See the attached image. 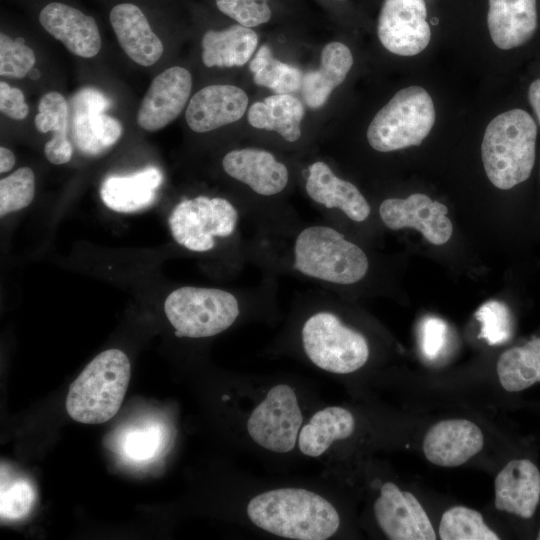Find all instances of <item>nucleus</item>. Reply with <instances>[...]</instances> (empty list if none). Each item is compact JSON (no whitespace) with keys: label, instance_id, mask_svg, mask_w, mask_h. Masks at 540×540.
Wrapping results in <instances>:
<instances>
[{"label":"nucleus","instance_id":"nucleus-26","mask_svg":"<svg viewBox=\"0 0 540 540\" xmlns=\"http://www.w3.org/2000/svg\"><path fill=\"white\" fill-rule=\"evenodd\" d=\"M354 428L355 419L349 410L339 406L326 407L302 425L297 445L303 455L316 458L336 440L350 437Z\"/></svg>","mask_w":540,"mask_h":540},{"label":"nucleus","instance_id":"nucleus-27","mask_svg":"<svg viewBox=\"0 0 540 540\" xmlns=\"http://www.w3.org/2000/svg\"><path fill=\"white\" fill-rule=\"evenodd\" d=\"M302 102L291 94H274L255 102L248 111L249 124L257 129L274 131L293 143L301 137L300 123L304 117Z\"/></svg>","mask_w":540,"mask_h":540},{"label":"nucleus","instance_id":"nucleus-11","mask_svg":"<svg viewBox=\"0 0 540 540\" xmlns=\"http://www.w3.org/2000/svg\"><path fill=\"white\" fill-rule=\"evenodd\" d=\"M304 190L324 220L334 225L338 218L363 223L371 216V206L359 188L339 177L325 161L307 167Z\"/></svg>","mask_w":540,"mask_h":540},{"label":"nucleus","instance_id":"nucleus-33","mask_svg":"<svg viewBox=\"0 0 540 540\" xmlns=\"http://www.w3.org/2000/svg\"><path fill=\"white\" fill-rule=\"evenodd\" d=\"M35 195V175L31 168L21 167L0 180V216L29 206Z\"/></svg>","mask_w":540,"mask_h":540},{"label":"nucleus","instance_id":"nucleus-1","mask_svg":"<svg viewBox=\"0 0 540 540\" xmlns=\"http://www.w3.org/2000/svg\"><path fill=\"white\" fill-rule=\"evenodd\" d=\"M252 225L253 233L245 243L246 260L264 275H288L323 290H336L358 285L370 271L366 251L324 219L304 221L286 209Z\"/></svg>","mask_w":540,"mask_h":540},{"label":"nucleus","instance_id":"nucleus-37","mask_svg":"<svg viewBox=\"0 0 540 540\" xmlns=\"http://www.w3.org/2000/svg\"><path fill=\"white\" fill-rule=\"evenodd\" d=\"M448 326L437 317H426L420 326V346L428 359L437 358L447 343Z\"/></svg>","mask_w":540,"mask_h":540},{"label":"nucleus","instance_id":"nucleus-14","mask_svg":"<svg viewBox=\"0 0 540 540\" xmlns=\"http://www.w3.org/2000/svg\"><path fill=\"white\" fill-rule=\"evenodd\" d=\"M447 213L444 204L421 193L406 198H386L378 209L379 218L388 229L413 228L434 245H442L451 238L453 225Z\"/></svg>","mask_w":540,"mask_h":540},{"label":"nucleus","instance_id":"nucleus-9","mask_svg":"<svg viewBox=\"0 0 540 540\" xmlns=\"http://www.w3.org/2000/svg\"><path fill=\"white\" fill-rule=\"evenodd\" d=\"M303 417L295 390L287 384L270 388L246 422V429L258 446L279 454L293 450L298 442Z\"/></svg>","mask_w":540,"mask_h":540},{"label":"nucleus","instance_id":"nucleus-13","mask_svg":"<svg viewBox=\"0 0 540 540\" xmlns=\"http://www.w3.org/2000/svg\"><path fill=\"white\" fill-rule=\"evenodd\" d=\"M71 104V136L81 153L101 155L119 140L122 125L103 113L109 107V100L101 92L85 88L75 94Z\"/></svg>","mask_w":540,"mask_h":540},{"label":"nucleus","instance_id":"nucleus-4","mask_svg":"<svg viewBox=\"0 0 540 540\" xmlns=\"http://www.w3.org/2000/svg\"><path fill=\"white\" fill-rule=\"evenodd\" d=\"M249 520L275 536L294 540H325L340 527V516L326 498L304 488H276L247 504Z\"/></svg>","mask_w":540,"mask_h":540},{"label":"nucleus","instance_id":"nucleus-42","mask_svg":"<svg viewBox=\"0 0 540 540\" xmlns=\"http://www.w3.org/2000/svg\"><path fill=\"white\" fill-rule=\"evenodd\" d=\"M537 539L540 540V530L538 532Z\"/></svg>","mask_w":540,"mask_h":540},{"label":"nucleus","instance_id":"nucleus-18","mask_svg":"<svg viewBox=\"0 0 540 540\" xmlns=\"http://www.w3.org/2000/svg\"><path fill=\"white\" fill-rule=\"evenodd\" d=\"M484 437L479 427L465 419L434 424L425 435L423 452L431 463L443 467L464 464L481 451Z\"/></svg>","mask_w":540,"mask_h":540},{"label":"nucleus","instance_id":"nucleus-15","mask_svg":"<svg viewBox=\"0 0 540 540\" xmlns=\"http://www.w3.org/2000/svg\"><path fill=\"white\" fill-rule=\"evenodd\" d=\"M374 515L391 540L436 539L430 519L417 498L392 482L381 486L380 496L374 503Z\"/></svg>","mask_w":540,"mask_h":540},{"label":"nucleus","instance_id":"nucleus-35","mask_svg":"<svg viewBox=\"0 0 540 540\" xmlns=\"http://www.w3.org/2000/svg\"><path fill=\"white\" fill-rule=\"evenodd\" d=\"M36 62L33 50L20 40L0 34V75L23 78Z\"/></svg>","mask_w":540,"mask_h":540},{"label":"nucleus","instance_id":"nucleus-40","mask_svg":"<svg viewBox=\"0 0 540 540\" xmlns=\"http://www.w3.org/2000/svg\"><path fill=\"white\" fill-rule=\"evenodd\" d=\"M528 100L540 124V78L530 84Z\"/></svg>","mask_w":540,"mask_h":540},{"label":"nucleus","instance_id":"nucleus-16","mask_svg":"<svg viewBox=\"0 0 540 540\" xmlns=\"http://www.w3.org/2000/svg\"><path fill=\"white\" fill-rule=\"evenodd\" d=\"M191 89L192 76L183 67H170L155 76L140 103L138 125L147 131L167 126L182 112Z\"/></svg>","mask_w":540,"mask_h":540},{"label":"nucleus","instance_id":"nucleus-39","mask_svg":"<svg viewBox=\"0 0 540 540\" xmlns=\"http://www.w3.org/2000/svg\"><path fill=\"white\" fill-rule=\"evenodd\" d=\"M157 445L155 430H140L131 433L126 442V452L135 459L150 457Z\"/></svg>","mask_w":540,"mask_h":540},{"label":"nucleus","instance_id":"nucleus-12","mask_svg":"<svg viewBox=\"0 0 540 540\" xmlns=\"http://www.w3.org/2000/svg\"><path fill=\"white\" fill-rule=\"evenodd\" d=\"M426 17L424 0H384L377 28L381 44L396 55L419 54L431 38Z\"/></svg>","mask_w":540,"mask_h":540},{"label":"nucleus","instance_id":"nucleus-25","mask_svg":"<svg viewBox=\"0 0 540 540\" xmlns=\"http://www.w3.org/2000/svg\"><path fill=\"white\" fill-rule=\"evenodd\" d=\"M258 36L249 27L232 25L221 31L208 30L202 38V61L207 67H237L254 54Z\"/></svg>","mask_w":540,"mask_h":540},{"label":"nucleus","instance_id":"nucleus-32","mask_svg":"<svg viewBox=\"0 0 540 540\" xmlns=\"http://www.w3.org/2000/svg\"><path fill=\"white\" fill-rule=\"evenodd\" d=\"M33 484L25 477L11 473L1 465L0 514L1 520L15 521L28 515L36 501Z\"/></svg>","mask_w":540,"mask_h":540},{"label":"nucleus","instance_id":"nucleus-20","mask_svg":"<svg viewBox=\"0 0 540 540\" xmlns=\"http://www.w3.org/2000/svg\"><path fill=\"white\" fill-rule=\"evenodd\" d=\"M495 507L500 511L531 518L540 499V472L528 459H514L494 481Z\"/></svg>","mask_w":540,"mask_h":540},{"label":"nucleus","instance_id":"nucleus-23","mask_svg":"<svg viewBox=\"0 0 540 540\" xmlns=\"http://www.w3.org/2000/svg\"><path fill=\"white\" fill-rule=\"evenodd\" d=\"M163 181L161 171L147 167L128 176H110L100 187V197L111 210L133 213L152 206Z\"/></svg>","mask_w":540,"mask_h":540},{"label":"nucleus","instance_id":"nucleus-34","mask_svg":"<svg viewBox=\"0 0 540 540\" xmlns=\"http://www.w3.org/2000/svg\"><path fill=\"white\" fill-rule=\"evenodd\" d=\"M481 323L479 337L489 345L505 343L512 335V319L507 306L496 300L481 305L475 313Z\"/></svg>","mask_w":540,"mask_h":540},{"label":"nucleus","instance_id":"nucleus-10","mask_svg":"<svg viewBox=\"0 0 540 540\" xmlns=\"http://www.w3.org/2000/svg\"><path fill=\"white\" fill-rule=\"evenodd\" d=\"M221 166L224 173L248 189L253 198L261 200L262 215L257 222L280 214L270 202L280 197L290 183L287 165L268 150L256 147L233 149L227 152Z\"/></svg>","mask_w":540,"mask_h":540},{"label":"nucleus","instance_id":"nucleus-28","mask_svg":"<svg viewBox=\"0 0 540 540\" xmlns=\"http://www.w3.org/2000/svg\"><path fill=\"white\" fill-rule=\"evenodd\" d=\"M68 116L67 101L60 93L51 91L41 97L35 127L41 133L53 132L44 146V154L55 165L65 164L72 157L73 148L67 136Z\"/></svg>","mask_w":540,"mask_h":540},{"label":"nucleus","instance_id":"nucleus-17","mask_svg":"<svg viewBox=\"0 0 540 540\" xmlns=\"http://www.w3.org/2000/svg\"><path fill=\"white\" fill-rule=\"evenodd\" d=\"M248 96L241 88L229 84H213L196 92L185 112L188 126L197 133L215 130L242 118Z\"/></svg>","mask_w":540,"mask_h":540},{"label":"nucleus","instance_id":"nucleus-5","mask_svg":"<svg viewBox=\"0 0 540 540\" xmlns=\"http://www.w3.org/2000/svg\"><path fill=\"white\" fill-rule=\"evenodd\" d=\"M537 125L525 110L497 115L487 125L481 154L491 183L508 190L529 178L536 155Z\"/></svg>","mask_w":540,"mask_h":540},{"label":"nucleus","instance_id":"nucleus-19","mask_svg":"<svg viewBox=\"0 0 540 540\" xmlns=\"http://www.w3.org/2000/svg\"><path fill=\"white\" fill-rule=\"evenodd\" d=\"M42 27L73 54L94 57L101 48V37L94 18L69 5L52 2L39 14Z\"/></svg>","mask_w":540,"mask_h":540},{"label":"nucleus","instance_id":"nucleus-24","mask_svg":"<svg viewBox=\"0 0 540 540\" xmlns=\"http://www.w3.org/2000/svg\"><path fill=\"white\" fill-rule=\"evenodd\" d=\"M352 65L353 56L345 44L330 42L324 46L319 68L302 77L305 103L313 109L323 106L331 92L345 80Z\"/></svg>","mask_w":540,"mask_h":540},{"label":"nucleus","instance_id":"nucleus-41","mask_svg":"<svg viewBox=\"0 0 540 540\" xmlns=\"http://www.w3.org/2000/svg\"><path fill=\"white\" fill-rule=\"evenodd\" d=\"M15 165V156L6 147H0V173L9 172Z\"/></svg>","mask_w":540,"mask_h":540},{"label":"nucleus","instance_id":"nucleus-29","mask_svg":"<svg viewBox=\"0 0 540 540\" xmlns=\"http://www.w3.org/2000/svg\"><path fill=\"white\" fill-rule=\"evenodd\" d=\"M501 386L519 392L540 382V337L503 352L496 366Z\"/></svg>","mask_w":540,"mask_h":540},{"label":"nucleus","instance_id":"nucleus-7","mask_svg":"<svg viewBox=\"0 0 540 540\" xmlns=\"http://www.w3.org/2000/svg\"><path fill=\"white\" fill-rule=\"evenodd\" d=\"M242 216L243 211L227 198L198 195L181 200L171 211L168 225L178 245L191 252L209 253L219 241L246 242L240 238Z\"/></svg>","mask_w":540,"mask_h":540},{"label":"nucleus","instance_id":"nucleus-2","mask_svg":"<svg viewBox=\"0 0 540 540\" xmlns=\"http://www.w3.org/2000/svg\"><path fill=\"white\" fill-rule=\"evenodd\" d=\"M276 294V277L270 275H264L261 284L243 291L182 286L166 297L164 313L176 336L208 338L233 326L248 306L271 301Z\"/></svg>","mask_w":540,"mask_h":540},{"label":"nucleus","instance_id":"nucleus-21","mask_svg":"<svg viewBox=\"0 0 540 540\" xmlns=\"http://www.w3.org/2000/svg\"><path fill=\"white\" fill-rule=\"evenodd\" d=\"M110 23L116 38L130 59L141 66H151L163 54V44L152 31L141 9L132 3H121L110 12Z\"/></svg>","mask_w":540,"mask_h":540},{"label":"nucleus","instance_id":"nucleus-30","mask_svg":"<svg viewBox=\"0 0 540 540\" xmlns=\"http://www.w3.org/2000/svg\"><path fill=\"white\" fill-rule=\"evenodd\" d=\"M249 69L256 85L267 87L276 94H291L301 88V71L274 58L268 45L259 48L250 61Z\"/></svg>","mask_w":540,"mask_h":540},{"label":"nucleus","instance_id":"nucleus-3","mask_svg":"<svg viewBox=\"0 0 540 540\" xmlns=\"http://www.w3.org/2000/svg\"><path fill=\"white\" fill-rule=\"evenodd\" d=\"M302 296L299 303L305 308V316L299 341L306 358L332 374H350L362 368L370 356L368 340L329 306L327 290L319 288Z\"/></svg>","mask_w":540,"mask_h":540},{"label":"nucleus","instance_id":"nucleus-31","mask_svg":"<svg viewBox=\"0 0 540 540\" xmlns=\"http://www.w3.org/2000/svg\"><path fill=\"white\" fill-rule=\"evenodd\" d=\"M442 540H498L499 536L484 522L482 515L465 506L446 510L440 521Z\"/></svg>","mask_w":540,"mask_h":540},{"label":"nucleus","instance_id":"nucleus-22","mask_svg":"<svg viewBox=\"0 0 540 540\" xmlns=\"http://www.w3.org/2000/svg\"><path fill=\"white\" fill-rule=\"evenodd\" d=\"M487 24L498 48L521 46L537 29L536 0H489Z\"/></svg>","mask_w":540,"mask_h":540},{"label":"nucleus","instance_id":"nucleus-38","mask_svg":"<svg viewBox=\"0 0 540 540\" xmlns=\"http://www.w3.org/2000/svg\"><path fill=\"white\" fill-rule=\"evenodd\" d=\"M0 110L7 117L22 120L29 113L23 92L16 87L0 82Z\"/></svg>","mask_w":540,"mask_h":540},{"label":"nucleus","instance_id":"nucleus-6","mask_svg":"<svg viewBox=\"0 0 540 540\" xmlns=\"http://www.w3.org/2000/svg\"><path fill=\"white\" fill-rule=\"evenodd\" d=\"M131 376L127 355L119 349L98 354L70 385L66 411L77 422L101 424L118 412Z\"/></svg>","mask_w":540,"mask_h":540},{"label":"nucleus","instance_id":"nucleus-36","mask_svg":"<svg viewBox=\"0 0 540 540\" xmlns=\"http://www.w3.org/2000/svg\"><path fill=\"white\" fill-rule=\"evenodd\" d=\"M218 9L245 27H256L268 22L271 9L267 0H216Z\"/></svg>","mask_w":540,"mask_h":540},{"label":"nucleus","instance_id":"nucleus-8","mask_svg":"<svg viewBox=\"0 0 540 540\" xmlns=\"http://www.w3.org/2000/svg\"><path fill=\"white\" fill-rule=\"evenodd\" d=\"M435 108L429 93L420 86L398 91L374 116L367 141L378 152L418 146L435 123Z\"/></svg>","mask_w":540,"mask_h":540}]
</instances>
